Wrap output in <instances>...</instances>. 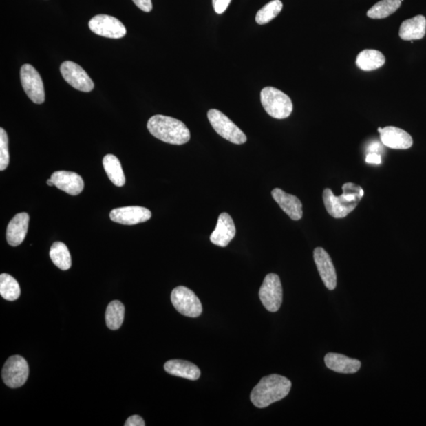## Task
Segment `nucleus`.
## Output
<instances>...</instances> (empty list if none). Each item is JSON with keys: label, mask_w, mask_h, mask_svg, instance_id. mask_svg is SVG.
<instances>
[{"label": "nucleus", "mask_w": 426, "mask_h": 426, "mask_svg": "<svg viewBox=\"0 0 426 426\" xmlns=\"http://www.w3.org/2000/svg\"><path fill=\"white\" fill-rule=\"evenodd\" d=\"M290 388L291 382L287 377L271 374L263 377L253 387L251 401L257 408H266L288 396Z\"/></svg>", "instance_id": "1"}, {"label": "nucleus", "mask_w": 426, "mask_h": 426, "mask_svg": "<svg viewBox=\"0 0 426 426\" xmlns=\"http://www.w3.org/2000/svg\"><path fill=\"white\" fill-rule=\"evenodd\" d=\"M343 194L337 197L331 189L323 192V201L328 213L336 219L346 217L358 206L364 196L362 187L353 182H347L343 186Z\"/></svg>", "instance_id": "2"}, {"label": "nucleus", "mask_w": 426, "mask_h": 426, "mask_svg": "<svg viewBox=\"0 0 426 426\" xmlns=\"http://www.w3.org/2000/svg\"><path fill=\"white\" fill-rule=\"evenodd\" d=\"M147 128L152 136L166 143L181 145L191 139V132L185 124L175 118L154 116L149 118Z\"/></svg>", "instance_id": "3"}, {"label": "nucleus", "mask_w": 426, "mask_h": 426, "mask_svg": "<svg viewBox=\"0 0 426 426\" xmlns=\"http://www.w3.org/2000/svg\"><path fill=\"white\" fill-rule=\"evenodd\" d=\"M261 101L268 114L277 120L289 117L293 111L290 97L274 87H266L262 90Z\"/></svg>", "instance_id": "4"}, {"label": "nucleus", "mask_w": 426, "mask_h": 426, "mask_svg": "<svg viewBox=\"0 0 426 426\" xmlns=\"http://www.w3.org/2000/svg\"><path fill=\"white\" fill-rule=\"evenodd\" d=\"M208 118L215 132L221 137L236 145L246 142V134L224 113L217 109L209 110Z\"/></svg>", "instance_id": "5"}, {"label": "nucleus", "mask_w": 426, "mask_h": 426, "mask_svg": "<svg viewBox=\"0 0 426 426\" xmlns=\"http://www.w3.org/2000/svg\"><path fill=\"white\" fill-rule=\"evenodd\" d=\"M259 298L268 311L275 312L279 310L283 303V288L278 275H267L259 290Z\"/></svg>", "instance_id": "6"}, {"label": "nucleus", "mask_w": 426, "mask_h": 426, "mask_svg": "<svg viewBox=\"0 0 426 426\" xmlns=\"http://www.w3.org/2000/svg\"><path fill=\"white\" fill-rule=\"evenodd\" d=\"M172 305L181 315L188 317H198L202 315V306L200 300L193 291L183 286L172 290Z\"/></svg>", "instance_id": "7"}, {"label": "nucleus", "mask_w": 426, "mask_h": 426, "mask_svg": "<svg viewBox=\"0 0 426 426\" xmlns=\"http://www.w3.org/2000/svg\"><path fill=\"white\" fill-rule=\"evenodd\" d=\"M21 83L29 98L35 104H43L45 100L44 84L41 75L30 64L21 68Z\"/></svg>", "instance_id": "8"}, {"label": "nucleus", "mask_w": 426, "mask_h": 426, "mask_svg": "<svg viewBox=\"0 0 426 426\" xmlns=\"http://www.w3.org/2000/svg\"><path fill=\"white\" fill-rule=\"evenodd\" d=\"M29 365L26 360L19 355H14L8 359L2 370L5 385L12 388L25 385L29 376Z\"/></svg>", "instance_id": "9"}, {"label": "nucleus", "mask_w": 426, "mask_h": 426, "mask_svg": "<svg viewBox=\"0 0 426 426\" xmlns=\"http://www.w3.org/2000/svg\"><path fill=\"white\" fill-rule=\"evenodd\" d=\"M89 27L94 34L111 39H120L127 34L125 26L112 16L98 14L89 21Z\"/></svg>", "instance_id": "10"}, {"label": "nucleus", "mask_w": 426, "mask_h": 426, "mask_svg": "<svg viewBox=\"0 0 426 426\" xmlns=\"http://www.w3.org/2000/svg\"><path fill=\"white\" fill-rule=\"evenodd\" d=\"M62 76L65 81L79 91L89 93L94 88V83L84 70L77 63L65 61L61 67Z\"/></svg>", "instance_id": "11"}, {"label": "nucleus", "mask_w": 426, "mask_h": 426, "mask_svg": "<svg viewBox=\"0 0 426 426\" xmlns=\"http://www.w3.org/2000/svg\"><path fill=\"white\" fill-rule=\"evenodd\" d=\"M152 217L150 210L141 206H127L111 210L110 218L113 222L123 225H136L147 222Z\"/></svg>", "instance_id": "12"}, {"label": "nucleus", "mask_w": 426, "mask_h": 426, "mask_svg": "<svg viewBox=\"0 0 426 426\" xmlns=\"http://www.w3.org/2000/svg\"><path fill=\"white\" fill-rule=\"evenodd\" d=\"M315 262L318 273L326 287L330 290H335L337 284V276L332 258L326 250L317 247L314 251Z\"/></svg>", "instance_id": "13"}, {"label": "nucleus", "mask_w": 426, "mask_h": 426, "mask_svg": "<svg viewBox=\"0 0 426 426\" xmlns=\"http://www.w3.org/2000/svg\"><path fill=\"white\" fill-rule=\"evenodd\" d=\"M377 131L381 134L383 145L393 149H407L412 147L413 139L409 134L396 127H379Z\"/></svg>", "instance_id": "14"}, {"label": "nucleus", "mask_w": 426, "mask_h": 426, "mask_svg": "<svg viewBox=\"0 0 426 426\" xmlns=\"http://www.w3.org/2000/svg\"><path fill=\"white\" fill-rule=\"evenodd\" d=\"M236 228L234 221L228 213H223L219 215L217 226L210 236V241L215 246H228L235 238Z\"/></svg>", "instance_id": "15"}, {"label": "nucleus", "mask_w": 426, "mask_h": 426, "mask_svg": "<svg viewBox=\"0 0 426 426\" xmlns=\"http://www.w3.org/2000/svg\"><path fill=\"white\" fill-rule=\"evenodd\" d=\"M51 179L54 185L70 195L77 196L83 192L84 189L83 178L75 172L58 171L54 172Z\"/></svg>", "instance_id": "16"}, {"label": "nucleus", "mask_w": 426, "mask_h": 426, "mask_svg": "<svg viewBox=\"0 0 426 426\" xmlns=\"http://www.w3.org/2000/svg\"><path fill=\"white\" fill-rule=\"evenodd\" d=\"M272 196L280 209L291 220L297 221L303 218V204L297 197L287 193L279 188L274 189L272 191Z\"/></svg>", "instance_id": "17"}, {"label": "nucleus", "mask_w": 426, "mask_h": 426, "mask_svg": "<svg viewBox=\"0 0 426 426\" xmlns=\"http://www.w3.org/2000/svg\"><path fill=\"white\" fill-rule=\"evenodd\" d=\"M30 215L26 213L15 215L10 220L7 229V240L12 246H18L23 244L28 233Z\"/></svg>", "instance_id": "18"}, {"label": "nucleus", "mask_w": 426, "mask_h": 426, "mask_svg": "<svg viewBox=\"0 0 426 426\" xmlns=\"http://www.w3.org/2000/svg\"><path fill=\"white\" fill-rule=\"evenodd\" d=\"M325 363L328 369L345 374L357 373L362 365L358 359L337 353H328L325 357Z\"/></svg>", "instance_id": "19"}, {"label": "nucleus", "mask_w": 426, "mask_h": 426, "mask_svg": "<svg viewBox=\"0 0 426 426\" xmlns=\"http://www.w3.org/2000/svg\"><path fill=\"white\" fill-rule=\"evenodd\" d=\"M425 32L426 19L423 15H417L403 21L398 35L403 41H414L423 39Z\"/></svg>", "instance_id": "20"}, {"label": "nucleus", "mask_w": 426, "mask_h": 426, "mask_svg": "<svg viewBox=\"0 0 426 426\" xmlns=\"http://www.w3.org/2000/svg\"><path fill=\"white\" fill-rule=\"evenodd\" d=\"M164 370L171 375L191 381H196L201 376V370L196 365L184 360H169L165 363Z\"/></svg>", "instance_id": "21"}, {"label": "nucleus", "mask_w": 426, "mask_h": 426, "mask_svg": "<svg viewBox=\"0 0 426 426\" xmlns=\"http://www.w3.org/2000/svg\"><path fill=\"white\" fill-rule=\"evenodd\" d=\"M385 63V56L381 52L374 50L361 52L356 58V65L365 72L374 71L384 66Z\"/></svg>", "instance_id": "22"}, {"label": "nucleus", "mask_w": 426, "mask_h": 426, "mask_svg": "<svg viewBox=\"0 0 426 426\" xmlns=\"http://www.w3.org/2000/svg\"><path fill=\"white\" fill-rule=\"evenodd\" d=\"M103 166L107 177L116 187L125 185L126 179L120 160L116 156L107 154L103 159Z\"/></svg>", "instance_id": "23"}, {"label": "nucleus", "mask_w": 426, "mask_h": 426, "mask_svg": "<svg viewBox=\"0 0 426 426\" xmlns=\"http://www.w3.org/2000/svg\"><path fill=\"white\" fill-rule=\"evenodd\" d=\"M50 255L54 265L63 271L72 267V257L68 248L61 242H56L51 247Z\"/></svg>", "instance_id": "24"}, {"label": "nucleus", "mask_w": 426, "mask_h": 426, "mask_svg": "<svg viewBox=\"0 0 426 426\" xmlns=\"http://www.w3.org/2000/svg\"><path fill=\"white\" fill-rule=\"evenodd\" d=\"M125 307L120 301H113L107 307L105 319L107 326L111 330H117L120 328L124 321Z\"/></svg>", "instance_id": "25"}, {"label": "nucleus", "mask_w": 426, "mask_h": 426, "mask_svg": "<svg viewBox=\"0 0 426 426\" xmlns=\"http://www.w3.org/2000/svg\"><path fill=\"white\" fill-rule=\"evenodd\" d=\"M401 3V0H381L368 10V16L373 19H385L394 14Z\"/></svg>", "instance_id": "26"}, {"label": "nucleus", "mask_w": 426, "mask_h": 426, "mask_svg": "<svg viewBox=\"0 0 426 426\" xmlns=\"http://www.w3.org/2000/svg\"><path fill=\"white\" fill-rule=\"evenodd\" d=\"M0 295L10 301L17 300L21 295L17 280L7 273L0 275Z\"/></svg>", "instance_id": "27"}, {"label": "nucleus", "mask_w": 426, "mask_h": 426, "mask_svg": "<svg viewBox=\"0 0 426 426\" xmlns=\"http://www.w3.org/2000/svg\"><path fill=\"white\" fill-rule=\"evenodd\" d=\"M283 3L280 0H273L263 7L256 14V21L259 25H265L277 17L281 12Z\"/></svg>", "instance_id": "28"}, {"label": "nucleus", "mask_w": 426, "mask_h": 426, "mask_svg": "<svg viewBox=\"0 0 426 426\" xmlns=\"http://www.w3.org/2000/svg\"><path fill=\"white\" fill-rule=\"evenodd\" d=\"M10 163L8 136L3 128H0V171L7 169Z\"/></svg>", "instance_id": "29"}, {"label": "nucleus", "mask_w": 426, "mask_h": 426, "mask_svg": "<svg viewBox=\"0 0 426 426\" xmlns=\"http://www.w3.org/2000/svg\"><path fill=\"white\" fill-rule=\"evenodd\" d=\"M231 1V0H213V5L215 13L221 14L225 12Z\"/></svg>", "instance_id": "30"}, {"label": "nucleus", "mask_w": 426, "mask_h": 426, "mask_svg": "<svg viewBox=\"0 0 426 426\" xmlns=\"http://www.w3.org/2000/svg\"><path fill=\"white\" fill-rule=\"evenodd\" d=\"M133 2L145 12H150L153 9L152 0H133Z\"/></svg>", "instance_id": "31"}, {"label": "nucleus", "mask_w": 426, "mask_h": 426, "mask_svg": "<svg viewBox=\"0 0 426 426\" xmlns=\"http://www.w3.org/2000/svg\"><path fill=\"white\" fill-rule=\"evenodd\" d=\"M125 426H145V420L142 417L138 416V415H133V416L129 417L127 420Z\"/></svg>", "instance_id": "32"}, {"label": "nucleus", "mask_w": 426, "mask_h": 426, "mask_svg": "<svg viewBox=\"0 0 426 426\" xmlns=\"http://www.w3.org/2000/svg\"><path fill=\"white\" fill-rule=\"evenodd\" d=\"M365 162L368 164H381V156L379 153H368L365 158Z\"/></svg>", "instance_id": "33"}, {"label": "nucleus", "mask_w": 426, "mask_h": 426, "mask_svg": "<svg viewBox=\"0 0 426 426\" xmlns=\"http://www.w3.org/2000/svg\"><path fill=\"white\" fill-rule=\"evenodd\" d=\"M379 149H381L380 147V144L379 143H374L370 145V147H369V153H379Z\"/></svg>", "instance_id": "34"}, {"label": "nucleus", "mask_w": 426, "mask_h": 426, "mask_svg": "<svg viewBox=\"0 0 426 426\" xmlns=\"http://www.w3.org/2000/svg\"><path fill=\"white\" fill-rule=\"evenodd\" d=\"M47 184L48 186H50V187L55 186V185H54V182H53V181H52V179L48 180L47 181Z\"/></svg>", "instance_id": "35"}]
</instances>
